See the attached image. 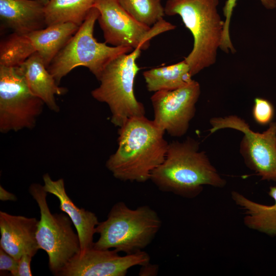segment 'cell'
<instances>
[{"label": "cell", "mask_w": 276, "mask_h": 276, "mask_svg": "<svg viewBox=\"0 0 276 276\" xmlns=\"http://www.w3.org/2000/svg\"><path fill=\"white\" fill-rule=\"evenodd\" d=\"M142 51L136 48L111 61L98 79L100 85L91 92L95 99L108 106L111 122L119 127L130 119L145 114L144 105L136 99L134 92V79L140 70L136 60Z\"/></svg>", "instance_id": "cell-6"}, {"label": "cell", "mask_w": 276, "mask_h": 276, "mask_svg": "<svg viewBox=\"0 0 276 276\" xmlns=\"http://www.w3.org/2000/svg\"><path fill=\"white\" fill-rule=\"evenodd\" d=\"M122 7L136 21L150 27L165 14L161 0H119Z\"/></svg>", "instance_id": "cell-22"}, {"label": "cell", "mask_w": 276, "mask_h": 276, "mask_svg": "<svg viewBox=\"0 0 276 276\" xmlns=\"http://www.w3.org/2000/svg\"><path fill=\"white\" fill-rule=\"evenodd\" d=\"M34 1H36L39 2L43 4L44 5H45L49 3V2L50 0H34Z\"/></svg>", "instance_id": "cell-28"}, {"label": "cell", "mask_w": 276, "mask_h": 276, "mask_svg": "<svg viewBox=\"0 0 276 276\" xmlns=\"http://www.w3.org/2000/svg\"><path fill=\"white\" fill-rule=\"evenodd\" d=\"M18 260L0 247V270L8 271L11 275L18 276Z\"/></svg>", "instance_id": "cell-25"}, {"label": "cell", "mask_w": 276, "mask_h": 276, "mask_svg": "<svg viewBox=\"0 0 276 276\" xmlns=\"http://www.w3.org/2000/svg\"><path fill=\"white\" fill-rule=\"evenodd\" d=\"M162 225L158 213L150 206L132 209L119 201L111 208L106 219L96 226L99 237L93 247L125 254L142 251L153 241Z\"/></svg>", "instance_id": "cell-4"}, {"label": "cell", "mask_w": 276, "mask_h": 276, "mask_svg": "<svg viewBox=\"0 0 276 276\" xmlns=\"http://www.w3.org/2000/svg\"><path fill=\"white\" fill-rule=\"evenodd\" d=\"M44 103L30 89L19 67L0 65V131L32 129Z\"/></svg>", "instance_id": "cell-8"}, {"label": "cell", "mask_w": 276, "mask_h": 276, "mask_svg": "<svg viewBox=\"0 0 276 276\" xmlns=\"http://www.w3.org/2000/svg\"><path fill=\"white\" fill-rule=\"evenodd\" d=\"M274 115V108L269 101L261 98L255 99L252 116L258 124L261 125L269 124L272 122Z\"/></svg>", "instance_id": "cell-24"}, {"label": "cell", "mask_w": 276, "mask_h": 276, "mask_svg": "<svg viewBox=\"0 0 276 276\" xmlns=\"http://www.w3.org/2000/svg\"><path fill=\"white\" fill-rule=\"evenodd\" d=\"M268 194L274 200L272 204L255 202L236 191L231 192V197L243 211V221L247 227L270 237H276V186H270Z\"/></svg>", "instance_id": "cell-17"}, {"label": "cell", "mask_w": 276, "mask_h": 276, "mask_svg": "<svg viewBox=\"0 0 276 276\" xmlns=\"http://www.w3.org/2000/svg\"><path fill=\"white\" fill-rule=\"evenodd\" d=\"M38 220L0 211V247L18 260L24 254L33 257L39 249L36 233Z\"/></svg>", "instance_id": "cell-13"}, {"label": "cell", "mask_w": 276, "mask_h": 276, "mask_svg": "<svg viewBox=\"0 0 276 276\" xmlns=\"http://www.w3.org/2000/svg\"><path fill=\"white\" fill-rule=\"evenodd\" d=\"M33 257L28 255H23L18 260V276H32L31 263Z\"/></svg>", "instance_id": "cell-26"}, {"label": "cell", "mask_w": 276, "mask_h": 276, "mask_svg": "<svg viewBox=\"0 0 276 276\" xmlns=\"http://www.w3.org/2000/svg\"><path fill=\"white\" fill-rule=\"evenodd\" d=\"M79 27L71 22L55 24L32 32L27 36L47 67Z\"/></svg>", "instance_id": "cell-18"}, {"label": "cell", "mask_w": 276, "mask_h": 276, "mask_svg": "<svg viewBox=\"0 0 276 276\" xmlns=\"http://www.w3.org/2000/svg\"><path fill=\"white\" fill-rule=\"evenodd\" d=\"M96 0H50L45 5L47 26L65 22L80 27Z\"/></svg>", "instance_id": "cell-20"}, {"label": "cell", "mask_w": 276, "mask_h": 276, "mask_svg": "<svg viewBox=\"0 0 276 276\" xmlns=\"http://www.w3.org/2000/svg\"><path fill=\"white\" fill-rule=\"evenodd\" d=\"M44 7L34 0H0L1 20L14 33L28 34L47 27Z\"/></svg>", "instance_id": "cell-15"}, {"label": "cell", "mask_w": 276, "mask_h": 276, "mask_svg": "<svg viewBox=\"0 0 276 276\" xmlns=\"http://www.w3.org/2000/svg\"><path fill=\"white\" fill-rule=\"evenodd\" d=\"M199 149V142L191 137L169 143L164 160L150 180L162 192L189 199L199 195L204 186L224 188L226 181Z\"/></svg>", "instance_id": "cell-2"}, {"label": "cell", "mask_w": 276, "mask_h": 276, "mask_svg": "<svg viewBox=\"0 0 276 276\" xmlns=\"http://www.w3.org/2000/svg\"><path fill=\"white\" fill-rule=\"evenodd\" d=\"M16 197L0 186V200L2 201H16Z\"/></svg>", "instance_id": "cell-27"}, {"label": "cell", "mask_w": 276, "mask_h": 276, "mask_svg": "<svg viewBox=\"0 0 276 276\" xmlns=\"http://www.w3.org/2000/svg\"><path fill=\"white\" fill-rule=\"evenodd\" d=\"M237 0H227L223 8V14L225 17L222 42L220 48L224 52L232 53L235 52L229 35V24L234 8L236 6ZM263 6L269 9L276 7V0H260Z\"/></svg>", "instance_id": "cell-23"}, {"label": "cell", "mask_w": 276, "mask_h": 276, "mask_svg": "<svg viewBox=\"0 0 276 276\" xmlns=\"http://www.w3.org/2000/svg\"><path fill=\"white\" fill-rule=\"evenodd\" d=\"M210 134L226 128L242 132L239 151L246 167L262 180L276 182V122H271L263 132L253 131L236 115L213 117L210 120Z\"/></svg>", "instance_id": "cell-9"}, {"label": "cell", "mask_w": 276, "mask_h": 276, "mask_svg": "<svg viewBox=\"0 0 276 276\" xmlns=\"http://www.w3.org/2000/svg\"><path fill=\"white\" fill-rule=\"evenodd\" d=\"M99 10L93 7L77 32L72 36L47 67L58 84L75 68H87L98 80L106 66L118 56L130 53L133 49L110 47L99 42L94 36Z\"/></svg>", "instance_id": "cell-5"}, {"label": "cell", "mask_w": 276, "mask_h": 276, "mask_svg": "<svg viewBox=\"0 0 276 276\" xmlns=\"http://www.w3.org/2000/svg\"><path fill=\"white\" fill-rule=\"evenodd\" d=\"M36 51L27 34L13 32L0 44V65L18 67Z\"/></svg>", "instance_id": "cell-21"}, {"label": "cell", "mask_w": 276, "mask_h": 276, "mask_svg": "<svg viewBox=\"0 0 276 276\" xmlns=\"http://www.w3.org/2000/svg\"><path fill=\"white\" fill-rule=\"evenodd\" d=\"M165 132L145 116L128 120L119 127L118 147L106 162L116 179L144 182L164 160L169 143Z\"/></svg>", "instance_id": "cell-1"}, {"label": "cell", "mask_w": 276, "mask_h": 276, "mask_svg": "<svg viewBox=\"0 0 276 276\" xmlns=\"http://www.w3.org/2000/svg\"><path fill=\"white\" fill-rule=\"evenodd\" d=\"M29 193L39 207L36 238L39 249L44 250L49 258L51 271L57 275L62 268L81 250L77 233L74 231L71 219L63 213L52 214L49 208L47 192L39 183H32Z\"/></svg>", "instance_id": "cell-7"}, {"label": "cell", "mask_w": 276, "mask_h": 276, "mask_svg": "<svg viewBox=\"0 0 276 276\" xmlns=\"http://www.w3.org/2000/svg\"><path fill=\"white\" fill-rule=\"evenodd\" d=\"M218 4V0H168L164 7L165 14L181 17L193 36V49L185 58L192 76L216 62L224 25Z\"/></svg>", "instance_id": "cell-3"}, {"label": "cell", "mask_w": 276, "mask_h": 276, "mask_svg": "<svg viewBox=\"0 0 276 276\" xmlns=\"http://www.w3.org/2000/svg\"><path fill=\"white\" fill-rule=\"evenodd\" d=\"M143 77L148 91L154 93L176 89L193 80L190 66L185 59L174 64L145 71Z\"/></svg>", "instance_id": "cell-19"}, {"label": "cell", "mask_w": 276, "mask_h": 276, "mask_svg": "<svg viewBox=\"0 0 276 276\" xmlns=\"http://www.w3.org/2000/svg\"><path fill=\"white\" fill-rule=\"evenodd\" d=\"M144 250L120 256L115 249H97L93 246L81 250L66 264L58 276H125L134 266L149 263Z\"/></svg>", "instance_id": "cell-12"}, {"label": "cell", "mask_w": 276, "mask_h": 276, "mask_svg": "<svg viewBox=\"0 0 276 276\" xmlns=\"http://www.w3.org/2000/svg\"><path fill=\"white\" fill-rule=\"evenodd\" d=\"M93 7L99 11L98 20L105 42L114 47L144 50L149 47L153 37L176 27L163 19L152 28L141 24L125 11L119 0H96Z\"/></svg>", "instance_id": "cell-10"}, {"label": "cell", "mask_w": 276, "mask_h": 276, "mask_svg": "<svg viewBox=\"0 0 276 276\" xmlns=\"http://www.w3.org/2000/svg\"><path fill=\"white\" fill-rule=\"evenodd\" d=\"M45 191L56 197L60 202V209L71 219L78 235L81 250L92 247L94 235L99 222L92 212L78 208L67 194L63 179L54 180L48 173L43 176Z\"/></svg>", "instance_id": "cell-14"}, {"label": "cell", "mask_w": 276, "mask_h": 276, "mask_svg": "<svg viewBox=\"0 0 276 276\" xmlns=\"http://www.w3.org/2000/svg\"><path fill=\"white\" fill-rule=\"evenodd\" d=\"M200 95V84L194 80L176 89L155 92L150 98L153 122L172 136L184 135L195 115Z\"/></svg>", "instance_id": "cell-11"}, {"label": "cell", "mask_w": 276, "mask_h": 276, "mask_svg": "<svg viewBox=\"0 0 276 276\" xmlns=\"http://www.w3.org/2000/svg\"><path fill=\"white\" fill-rule=\"evenodd\" d=\"M19 67L32 93L51 110L58 112L55 96L63 95L67 89L59 86L39 55L35 52Z\"/></svg>", "instance_id": "cell-16"}]
</instances>
